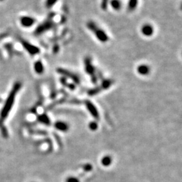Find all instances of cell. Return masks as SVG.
Returning <instances> with one entry per match:
<instances>
[{
    "label": "cell",
    "mask_w": 182,
    "mask_h": 182,
    "mask_svg": "<svg viewBox=\"0 0 182 182\" xmlns=\"http://www.w3.org/2000/svg\"><path fill=\"white\" fill-rule=\"evenodd\" d=\"M21 86H22V84L19 82H16L14 85H13L10 93H9L8 96H7V98L5 102L4 106H3L2 110H1V113H0V124L2 123L5 121V119H6L7 116H8V114L13 107L17 92L21 88Z\"/></svg>",
    "instance_id": "cell-1"
},
{
    "label": "cell",
    "mask_w": 182,
    "mask_h": 182,
    "mask_svg": "<svg viewBox=\"0 0 182 182\" xmlns=\"http://www.w3.org/2000/svg\"><path fill=\"white\" fill-rule=\"evenodd\" d=\"M86 26L87 28L94 34V35L96 36L98 41L102 42V43H106L109 41V37L107 32L104 30H102L101 28H100L95 22L92 20H89L86 22Z\"/></svg>",
    "instance_id": "cell-2"
},
{
    "label": "cell",
    "mask_w": 182,
    "mask_h": 182,
    "mask_svg": "<svg viewBox=\"0 0 182 182\" xmlns=\"http://www.w3.org/2000/svg\"><path fill=\"white\" fill-rule=\"evenodd\" d=\"M84 71L87 74L90 76V79L93 84H96L98 77L96 75V68L92 63V59L90 56H86L84 59Z\"/></svg>",
    "instance_id": "cell-3"
},
{
    "label": "cell",
    "mask_w": 182,
    "mask_h": 182,
    "mask_svg": "<svg viewBox=\"0 0 182 182\" xmlns=\"http://www.w3.org/2000/svg\"><path fill=\"white\" fill-rule=\"evenodd\" d=\"M55 16V13H50L48 19H47L45 21H44L42 24H39L37 28H36L35 31H34V34L35 35H40V34H43L44 32L48 31V30H51V29L53 27L54 23L52 21V19L53 18V17Z\"/></svg>",
    "instance_id": "cell-4"
},
{
    "label": "cell",
    "mask_w": 182,
    "mask_h": 182,
    "mask_svg": "<svg viewBox=\"0 0 182 182\" xmlns=\"http://www.w3.org/2000/svg\"><path fill=\"white\" fill-rule=\"evenodd\" d=\"M56 71L57 73H59L61 75V76L64 77V78L67 79H70L73 81V83L74 84H79L80 83V79L78 77V75L76 73L72 72V71L69 70V69L63 68V67H57L56 69Z\"/></svg>",
    "instance_id": "cell-5"
},
{
    "label": "cell",
    "mask_w": 182,
    "mask_h": 182,
    "mask_svg": "<svg viewBox=\"0 0 182 182\" xmlns=\"http://www.w3.org/2000/svg\"><path fill=\"white\" fill-rule=\"evenodd\" d=\"M21 42H22V46L24 47L25 49L26 50V51L31 55H37L40 52V50L38 47H36L35 45L30 43V42L26 41L24 40H21Z\"/></svg>",
    "instance_id": "cell-6"
},
{
    "label": "cell",
    "mask_w": 182,
    "mask_h": 182,
    "mask_svg": "<svg viewBox=\"0 0 182 182\" xmlns=\"http://www.w3.org/2000/svg\"><path fill=\"white\" fill-rule=\"evenodd\" d=\"M141 33L146 37H150L153 35L154 29L152 25L150 24H144L141 27Z\"/></svg>",
    "instance_id": "cell-7"
},
{
    "label": "cell",
    "mask_w": 182,
    "mask_h": 182,
    "mask_svg": "<svg viewBox=\"0 0 182 182\" xmlns=\"http://www.w3.org/2000/svg\"><path fill=\"white\" fill-rule=\"evenodd\" d=\"M84 102L86 106L87 109H88V111L91 113V115L93 116V117L95 118L96 119H99V113H98V110L96 109L95 106H94V104L88 100H85Z\"/></svg>",
    "instance_id": "cell-8"
},
{
    "label": "cell",
    "mask_w": 182,
    "mask_h": 182,
    "mask_svg": "<svg viewBox=\"0 0 182 182\" xmlns=\"http://www.w3.org/2000/svg\"><path fill=\"white\" fill-rule=\"evenodd\" d=\"M136 71L141 75H147L150 72V67L148 65L142 63L138 65L136 67Z\"/></svg>",
    "instance_id": "cell-9"
},
{
    "label": "cell",
    "mask_w": 182,
    "mask_h": 182,
    "mask_svg": "<svg viewBox=\"0 0 182 182\" xmlns=\"http://www.w3.org/2000/svg\"><path fill=\"white\" fill-rule=\"evenodd\" d=\"M35 22V19L30 16H23L20 19L21 24L24 27H26V28L33 26Z\"/></svg>",
    "instance_id": "cell-10"
},
{
    "label": "cell",
    "mask_w": 182,
    "mask_h": 182,
    "mask_svg": "<svg viewBox=\"0 0 182 182\" xmlns=\"http://www.w3.org/2000/svg\"><path fill=\"white\" fill-rule=\"evenodd\" d=\"M34 71H35L37 74H42V73H43L44 67L43 63H42L41 61L38 60V61H35V63H34Z\"/></svg>",
    "instance_id": "cell-11"
},
{
    "label": "cell",
    "mask_w": 182,
    "mask_h": 182,
    "mask_svg": "<svg viewBox=\"0 0 182 182\" xmlns=\"http://www.w3.org/2000/svg\"><path fill=\"white\" fill-rule=\"evenodd\" d=\"M109 5H110V6L115 11L120 10L122 7V3L121 0H109Z\"/></svg>",
    "instance_id": "cell-12"
},
{
    "label": "cell",
    "mask_w": 182,
    "mask_h": 182,
    "mask_svg": "<svg viewBox=\"0 0 182 182\" xmlns=\"http://www.w3.org/2000/svg\"><path fill=\"white\" fill-rule=\"evenodd\" d=\"M138 5V0H128L127 5V9L129 12L135 11Z\"/></svg>",
    "instance_id": "cell-13"
},
{
    "label": "cell",
    "mask_w": 182,
    "mask_h": 182,
    "mask_svg": "<svg viewBox=\"0 0 182 182\" xmlns=\"http://www.w3.org/2000/svg\"><path fill=\"white\" fill-rule=\"evenodd\" d=\"M113 84V80L111 79H104L102 80L101 84L100 85V88H102V90H107L109 88H110Z\"/></svg>",
    "instance_id": "cell-14"
},
{
    "label": "cell",
    "mask_w": 182,
    "mask_h": 182,
    "mask_svg": "<svg viewBox=\"0 0 182 182\" xmlns=\"http://www.w3.org/2000/svg\"><path fill=\"white\" fill-rule=\"evenodd\" d=\"M55 127H56V129L62 131H67V129H68V126H67L66 123L62 122V121H58V122H56L55 124Z\"/></svg>",
    "instance_id": "cell-15"
},
{
    "label": "cell",
    "mask_w": 182,
    "mask_h": 182,
    "mask_svg": "<svg viewBox=\"0 0 182 182\" xmlns=\"http://www.w3.org/2000/svg\"><path fill=\"white\" fill-rule=\"evenodd\" d=\"M101 91H102V88H100V86H98L95 87V88H93L90 89V90H89L88 92V94L89 96H94L96 95V94L99 93V92H101Z\"/></svg>",
    "instance_id": "cell-16"
},
{
    "label": "cell",
    "mask_w": 182,
    "mask_h": 182,
    "mask_svg": "<svg viewBox=\"0 0 182 182\" xmlns=\"http://www.w3.org/2000/svg\"><path fill=\"white\" fill-rule=\"evenodd\" d=\"M38 121H40V122L42 123H44V124H50V120L49 119V117H48L45 114L40 115L39 117H38Z\"/></svg>",
    "instance_id": "cell-17"
},
{
    "label": "cell",
    "mask_w": 182,
    "mask_h": 182,
    "mask_svg": "<svg viewBox=\"0 0 182 182\" xmlns=\"http://www.w3.org/2000/svg\"><path fill=\"white\" fill-rule=\"evenodd\" d=\"M111 161H112V159H111V156H105L102 158L101 162H102V165L106 166L110 165V164H111Z\"/></svg>",
    "instance_id": "cell-18"
},
{
    "label": "cell",
    "mask_w": 182,
    "mask_h": 182,
    "mask_svg": "<svg viewBox=\"0 0 182 182\" xmlns=\"http://www.w3.org/2000/svg\"><path fill=\"white\" fill-rule=\"evenodd\" d=\"M58 1V0H45V3H44V5H45L46 8L50 9L52 7L54 6Z\"/></svg>",
    "instance_id": "cell-19"
},
{
    "label": "cell",
    "mask_w": 182,
    "mask_h": 182,
    "mask_svg": "<svg viewBox=\"0 0 182 182\" xmlns=\"http://www.w3.org/2000/svg\"><path fill=\"white\" fill-rule=\"evenodd\" d=\"M109 0H101L100 1V8L102 10L107 11L109 6Z\"/></svg>",
    "instance_id": "cell-20"
},
{
    "label": "cell",
    "mask_w": 182,
    "mask_h": 182,
    "mask_svg": "<svg viewBox=\"0 0 182 182\" xmlns=\"http://www.w3.org/2000/svg\"><path fill=\"white\" fill-rule=\"evenodd\" d=\"M89 127H90V129H92V130H95V129H97L98 125L96 122H94L93 121V122L90 123V124H89Z\"/></svg>",
    "instance_id": "cell-21"
},
{
    "label": "cell",
    "mask_w": 182,
    "mask_h": 182,
    "mask_svg": "<svg viewBox=\"0 0 182 182\" xmlns=\"http://www.w3.org/2000/svg\"><path fill=\"white\" fill-rule=\"evenodd\" d=\"M66 182H80L78 178L73 177H69L66 179Z\"/></svg>",
    "instance_id": "cell-22"
},
{
    "label": "cell",
    "mask_w": 182,
    "mask_h": 182,
    "mask_svg": "<svg viewBox=\"0 0 182 182\" xmlns=\"http://www.w3.org/2000/svg\"><path fill=\"white\" fill-rule=\"evenodd\" d=\"M92 166L90 164H86L84 166V171H91V170H92Z\"/></svg>",
    "instance_id": "cell-23"
}]
</instances>
